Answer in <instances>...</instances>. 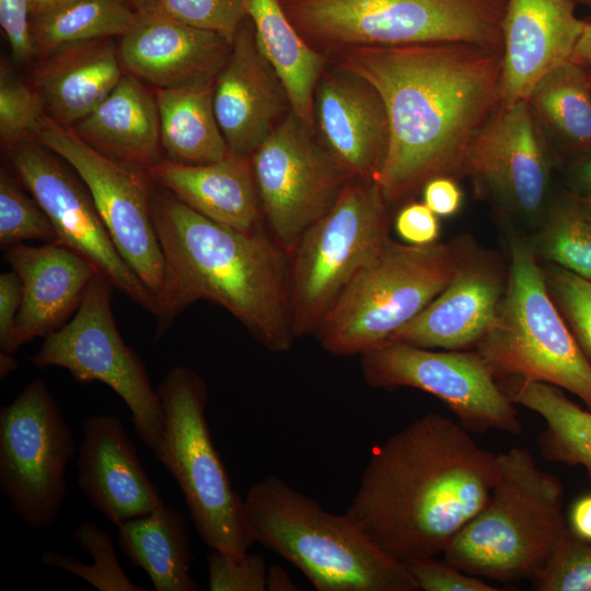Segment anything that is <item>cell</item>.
Wrapping results in <instances>:
<instances>
[{
    "label": "cell",
    "instance_id": "obj_33",
    "mask_svg": "<svg viewBox=\"0 0 591 591\" xmlns=\"http://www.w3.org/2000/svg\"><path fill=\"white\" fill-rule=\"evenodd\" d=\"M137 16L128 0H63L32 18L35 60L68 46L119 38Z\"/></svg>",
    "mask_w": 591,
    "mask_h": 591
},
{
    "label": "cell",
    "instance_id": "obj_47",
    "mask_svg": "<svg viewBox=\"0 0 591 591\" xmlns=\"http://www.w3.org/2000/svg\"><path fill=\"white\" fill-rule=\"evenodd\" d=\"M571 193L591 194V150L573 155L569 165Z\"/></svg>",
    "mask_w": 591,
    "mask_h": 591
},
{
    "label": "cell",
    "instance_id": "obj_34",
    "mask_svg": "<svg viewBox=\"0 0 591 591\" xmlns=\"http://www.w3.org/2000/svg\"><path fill=\"white\" fill-rule=\"evenodd\" d=\"M534 250L555 266L591 280V219L571 193L549 210Z\"/></svg>",
    "mask_w": 591,
    "mask_h": 591
},
{
    "label": "cell",
    "instance_id": "obj_44",
    "mask_svg": "<svg viewBox=\"0 0 591 591\" xmlns=\"http://www.w3.org/2000/svg\"><path fill=\"white\" fill-rule=\"evenodd\" d=\"M394 225L405 243L416 246L436 243L440 233L438 216L419 201H409L402 207Z\"/></svg>",
    "mask_w": 591,
    "mask_h": 591
},
{
    "label": "cell",
    "instance_id": "obj_51",
    "mask_svg": "<svg viewBox=\"0 0 591 591\" xmlns=\"http://www.w3.org/2000/svg\"><path fill=\"white\" fill-rule=\"evenodd\" d=\"M18 368V361L14 354L0 352V378H7L11 372Z\"/></svg>",
    "mask_w": 591,
    "mask_h": 591
},
{
    "label": "cell",
    "instance_id": "obj_41",
    "mask_svg": "<svg viewBox=\"0 0 591 591\" xmlns=\"http://www.w3.org/2000/svg\"><path fill=\"white\" fill-rule=\"evenodd\" d=\"M210 591H266L267 565L259 554L212 551L207 555Z\"/></svg>",
    "mask_w": 591,
    "mask_h": 591
},
{
    "label": "cell",
    "instance_id": "obj_46",
    "mask_svg": "<svg viewBox=\"0 0 591 591\" xmlns=\"http://www.w3.org/2000/svg\"><path fill=\"white\" fill-rule=\"evenodd\" d=\"M422 202L438 217H451L461 208L463 194L455 179L439 176L428 181L422 189Z\"/></svg>",
    "mask_w": 591,
    "mask_h": 591
},
{
    "label": "cell",
    "instance_id": "obj_28",
    "mask_svg": "<svg viewBox=\"0 0 591 591\" xmlns=\"http://www.w3.org/2000/svg\"><path fill=\"white\" fill-rule=\"evenodd\" d=\"M117 543L134 567L142 569L155 591H196L194 560L184 515L163 505L118 526Z\"/></svg>",
    "mask_w": 591,
    "mask_h": 591
},
{
    "label": "cell",
    "instance_id": "obj_19",
    "mask_svg": "<svg viewBox=\"0 0 591 591\" xmlns=\"http://www.w3.org/2000/svg\"><path fill=\"white\" fill-rule=\"evenodd\" d=\"M213 108L230 151L247 155L293 112L289 93L258 46L248 16L213 81Z\"/></svg>",
    "mask_w": 591,
    "mask_h": 591
},
{
    "label": "cell",
    "instance_id": "obj_20",
    "mask_svg": "<svg viewBox=\"0 0 591 591\" xmlns=\"http://www.w3.org/2000/svg\"><path fill=\"white\" fill-rule=\"evenodd\" d=\"M117 39L124 71L155 89L213 82L232 49L222 35L158 9L138 12L135 24Z\"/></svg>",
    "mask_w": 591,
    "mask_h": 591
},
{
    "label": "cell",
    "instance_id": "obj_35",
    "mask_svg": "<svg viewBox=\"0 0 591 591\" xmlns=\"http://www.w3.org/2000/svg\"><path fill=\"white\" fill-rule=\"evenodd\" d=\"M76 543L93 559L85 564L79 558L45 551L40 561L79 577L99 591H148L134 583L120 566L108 532L91 521L81 522L73 531Z\"/></svg>",
    "mask_w": 591,
    "mask_h": 591
},
{
    "label": "cell",
    "instance_id": "obj_18",
    "mask_svg": "<svg viewBox=\"0 0 591 591\" xmlns=\"http://www.w3.org/2000/svg\"><path fill=\"white\" fill-rule=\"evenodd\" d=\"M314 132L351 178L376 179L389 148L382 97L364 78L328 61L313 100Z\"/></svg>",
    "mask_w": 591,
    "mask_h": 591
},
{
    "label": "cell",
    "instance_id": "obj_16",
    "mask_svg": "<svg viewBox=\"0 0 591 591\" xmlns=\"http://www.w3.org/2000/svg\"><path fill=\"white\" fill-rule=\"evenodd\" d=\"M5 153L14 174L50 220L55 242L80 254L114 288L155 315L154 294L119 254L78 173L35 138L19 142Z\"/></svg>",
    "mask_w": 591,
    "mask_h": 591
},
{
    "label": "cell",
    "instance_id": "obj_48",
    "mask_svg": "<svg viewBox=\"0 0 591 591\" xmlns=\"http://www.w3.org/2000/svg\"><path fill=\"white\" fill-rule=\"evenodd\" d=\"M569 525L575 535L591 543V495L573 502L569 512Z\"/></svg>",
    "mask_w": 591,
    "mask_h": 591
},
{
    "label": "cell",
    "instance_id": "obj_29",
    "mask_svg": "<svg viewBox=\"0 0 591 591\" xmlns=\"http://www.w3.org/2000/svg\"><path fill=\"white\" fill-rule=\"evenodd\" d=\"M258 46L281 78L294 114L314 130L316 83L329 59L312 49L278 0H244Z\"/></svg>",
    "mask_w": 591,
    "mask_h": 591
},
{
    "label": "cell",
    "instance_id": "obj_45",
    "mask_svg": "<svg viewBox=\"0 0 591 591\" xmlns=\"http://www.w3.org/2000/svg\"><path fill=\"white\" fill-rule=\"evenodd\" d=\"M22 288L18 275L11 270L0 275V348L15 354L21 345L16 337V318L21 308Z\"/></svg>",
    "mask_w": 591,
    "mask_h": 591
},
{
    "label": "cell",
    "instance_id": "obj_6",
    "mask_svg": "<svg viewBox=\"0 0 591 591\" xmlns=\"http://www.w3.org/2000/svg\"><path fill=\"white\" fill-rule=\"evenodd\" d=\"M474 248L465 239L424 246L390 239L313 336L334 356H362L391 343L449 285Z\"/></svg>",
    "mask_w": 591,
    "mask_h": 591
},
{
    "label": "cell",
    "instance_id": "obj_12",
    "mask_svg": "<svg viewBox=\"0 0 591 591\" xmlns=\"http://www.w3.org/2000/svg\"><path fill=\"white\" fill-rule=\"evenodd\" d=\"M74 436L43 379L0 408V489L32 530L54 525L63 508Z\"/></svg>",
    "mask_w": 591,
    "mask_h": 591
},
{
    "label": "cell",
    "instance_id": "obj_39",
    "mask_svg": "<svg viewBox=\"0 0 591 591\" xmlns=\"http://www.w3.org/2000/svg\"><path fill=\"white\" fill-rule=\"evenodd\" d=\"M544 274L553 300L591 361V280L555 265Z\"/></svg>",
    "mask_w": 591,
    "mask_h": 591
},
{
    "label": "cell",
    "instance_id": "obj_42",
    "mask_svg": "<svg viewBox=\"0 0 591 591\" xmlns=\"http://www.w3.org/2000/svg\"><path fill=\"white\" fill-rule=\"evenodd\" d=\"M418 590L424 591H500L484 579L468 575L449 561L434 557L404 563Z\"/></svg>",
    "mask_w": 591,
    "mask_h": 591
},
{
    "label": "cell",
    "instance_id": "obj_27",
    "mask_svg": "<svg viewBox=\"0 0 591 591\" xmlns=\"http://www.w3.org/2000/svg\"><path fill=\"white\" fill-rule=\"evenodd\" d=\"M72 129L89 146L126 165L147 171L163 160L155 94L129 73Z\"/></svg>",
    "mask_w": 591,
    "mask_h": 591
},
{
    "label": "cell",
    "instance_id": "obj_55",
    "mask_svg": "<svg viewBox=\"0 0 591 591\" xmlns=\"http://www.w3.org/2000/svg\"><path fill=\"white\" fill-rule=\"evenodd\" d=\"M577 5H583L591 9V0H573Z\"/></svg>",
    "mask_w": 591,
    "mask_h": 591
},
{
    "label": "cell",
    "instance_id": "obj_52",
    "mask_svg": "<svg viewBox=\"0 0 591 591\" xmlns=\"http://www.w3.org/2000/svg\"><path fill=\"white\" fill-rule=\"evenodd\" d=\"M137 12H147L157 8L158 0H128Z\"/></svg>",
    "mask_w": 591,
    "mask_h": 591
},
{
    "label": "cell",
    "instance_id": "obj_2",
    "mask_svg": "<svg viewBox=\"0 0 591 591\" xmlns=\"http://www.w3.org/2000/svg\"><path fill=\"white\" fill-rule=\"evenodd\" d=\"M497 455L459 421L428 413L373 448L346 513L407 563L443 554L486 505Z\"/></svg>",
    "mask_w": 591,
    "mask_h": 591
},
{
    "label": "cell",
    "instance_id": "obj_38",
    "mask_svg": "<svg viewBox=\"0 0 591 591\" xmlns=\"http://www.w3.org/2000/svg\"><path fill=\"white\" fill-rule=\"evenodd\" d=\"M532 586L538 591H591V543L568 528Z\"/></svg>",
    "mask_w": 591,
    "mask_h": 591
},
{
    "label": "cell",
    "instance_id": "obj_40",
    "mask_svg": "<svg viewBox=\"0 0 591 591\" xmlns=\"http://www.w3.org/2000/svg\"><path fill=\"white\" fill-rule=\"evenodd\" d=\"M155 9L192 26L216 32L231 43L247 16L244 0H158Z\"/></svg>",
    "mask_w": 591,
    "mask_h": 591
},
{
    "label": "cell",
    "instance_id": "obj_15",
    "mask_svg": "<svg viewBox=\"0 0 591 591\" xmlns=\"http://www.w3.org/2000/svg\"><path fill=\"white\" fill-rule=\"evenodd\" d=\"M35 139L78 173L119 254L157 299L164 262L153 221L155 184L148 172L104 155L48 117Z\"/></svg>",
    "mask_w": 591,
    "mask_h": 591
},
{
    "label": "cell",
    "instance_id": "obj_1",
    "mask_svg": "<svg viewBox=\"0 0 591 591\" xmlns=\"http://www.w3.org/2000/svg\"><path fill=\"white\" fill-rule=\"evenodd\" d=\"M379 92L389 148L376 183L389 206L439 176H465L468 150L501 104V48L466 43L361 47L332 58Z\"/></svg>",
    "mask_w": 591,
    "mask_h": 591
},
{
    "label": "cell",
    "instance_id": "obj_4",
    "mask_svg": "<svg viewBox=\"0 0 591 591\" xmlns=\"http://www.w3.org/2000/svg\"><path fill=\"white\" fill-rule=\"evenodd\" d=\"M255 541L297 567L317 591H415L406 565L378 547L347 514L269 475L244 498Z\"/></svg>",
    "mask_w": 591,
    "mask_h": 591
},
{
    "label": "cell",
    "instance_id": "obj_10",
    "mask_svg": "<svg viewBox=\"0 0 591 591\" xmlns=\"http://www.w3.org/2000/svg\"><path fill=\"white\" fill-rule=\"evenodd\" d=\"M389 207L375 179L350 178L335 205L286 252L297 339L313 335L345 288L391 239Z\"/></svg>",
    "mask_w": 591,
    "mask_h": 591
},
{
    "label": "cell",
    "instance_id": "obj_5",
    "mask_svg": "<svg viewBox=\"0 0 591 591\" xmlns=\"http://www.w3.org/2000/svg\"><path fill=\"white\" fill-rule=\"evenodd\" d=\"M568 530L564 488L526 448L497 455V477L483 509L455 535L444 559L502 583L533 580Z\"/></svg>",
    "mask_w": 591,
    "mask_h": 591
},
{
    "label": "cell",
    "instance_id": "obj_11",
    "mask_svg": "<svg viewBox=\"0 0 591 591\" xmlns=\"http://www.w3.org/2000/svg\"><path fill=\"white\" fill-rule=\"evenodd\" d=\"M113 288L97 273L74 316L44 338L30 362L38 369L63 368L81 384L97 381L111 387L130 410L137 437L153 452L163 432V408L143 360L118 332L112 310Z\"/></svg>",
    "mask_w": 591,
    "mask_h": 591
},
{
    "label": "cell",
    "instance_id": "obj_23",
    "mask_svg": "<svg viewBox=\"0 0 591 591\" xmlns=\"http://www.w3.org/2000/svg\"><path fill=\"white\" fill-rule=\"evenodd\" d=\"M506 286L497 263L474 248L449 285L392 341L444 350L476 347L499 315Z\"/></svg>",
    "mask_w": 591,
    "mask_h": 591
},
{
    "label": "cell",
    "instance_id": "obj_13",
    "mask_svg": "<svg viewBox=\"0 0 591 591\" xmlns=\"http://www.w3.org/2000/svg\"><path fill=\"white\" fill-rule=\"evenodd\" d=\"M360 366L372 387H413L436 396L470 432L522 431L514 403L476 350L437 351L392 341L360 356Z\"/></svg>",
    "mask_w": 591,
    "mask_h": 591
},
{
    "label": "cell",
    "instance_id": "obj_57",
    "mask_svg": "<svg viewBox=\"0 0 591 591\" xmlns=\"http://www.w3.org/2000/svg\"><path fill=\"white\" fill-rule=\"evenodd\" d=\"M591 18V16H590Z\"/></svg>",
    "mask_w": 591,
    "mask_h": 591
},
{
    "label": "cell",
    "instance_id": "obj_36",
    "mask_svg": "<svg viewBox=\"0 0 591 591\" xmlns=\"http://www.w3.org/2000/svg\"><path fill=\"white\" fill-rule=\"evenodd\" d=\"M26 240L56 241L50 220L19 177L0 172V246L7 250Z\"/></svg>",
    "mask_w": 591,
    "mask_h": 591
},
{
    "label": "cell",
    "instance_id": "obj_17",
    "mask_svg": "<svg viewBox=\"0 0 591 591\" xmlns=\"http://www.w3.org/2000/svg\"><path fill=\"white\" fill-rule=\"evenodd\" d=\"M506 208L537 216L551 179L549 142L526 102L500 105L473 140L465 176Z\"/></svg>",
    "mask_w": 591,
    "mask_h": 591
},
{
    "label": "cell",
    "instance_id": "obj_8",
    "mask_svg": "<svg viewBox=\"0 0 591 591\" xmlns=\"http://www.w3.org/2000/svg\"><path fill=\"white\" fill-rule=\"evenodd\" d=\"M475 350L498 381L545 382L591 409V361L549 293L534 246L521 237L510 240L500 312Z\"/></svg>",
    "mask_w": 591,
    "mask_h": 591
},
{
    "label": "cell",
    "instance_id": "obj_30",
    "mask_svg": "<svg viewBox=\"0 0 591 591\" xmlns=\"http://www.w3.org/2000/svg\"><path fill=\"white\" fill-rule=\"evenodd\" d=\"M161 146L165 159L205 164L231 151L213 108V82L177 89H155Z\"/></svg>",
    "mask_w": 591,
    "mask_h": 591
},
{
    "label": "cell",
    "instance_id": "obj_7",
    "mask_svg": "<svg viewBox=\"0 0 591 591\" xmlns=\"http://www.w3.org/2000/svg\"><path fill=\"white\" fill-rule=\"evenodd\" d=\"M328 59L361 47L466 43L501 48L507 0H278Z\"/></svg>",
    "mask_w": 591,
    "mask_h": 591
},
{
    "label": "cell",
    "instance_id": "obj_53",
    "mask_svg": "<svg viewBox=\"0 0 591 591\" xmlns=\"http://www.w3.org/2000/svg\"><path fill=\"white\" fill-rule=\"evenodd\" d=\"M571 193V192H570ZM588 217L591 219V194L577 195L571 193Z\"/></svg>",
    "mask_w": 591,
    "mask_h": 591
},
{
    "label": "cell",
    "instance_id": "obj_3",
    "mask_svg": "<svg viewBox=\"0 0 591 591\" xmlns=\"http://www.w3.org/2000/svg\"><path fill=\"white\" fill-rule=\"evenodd\" d=\"M153 221L164 262L155 339L186 308L208 300L232 314L267 350L291 348L297 338L286 252L266 230L242 232L217 223L157 184Z\"/></svg>",
    "mask_w": 591,
    "mask_h": 591
},
{
    "label": "cell",
    "instance_id": "obj_26",
    "mask_svg": "<svg viewBox=\"0 0 591 591\" xmlns=\"http://www.w3.org/2000/svg\"><path fill=\"white\" fill-rule=\"evenodd\" d=\"M35 61L30 82L47 117L68 128L97 107L125 73L115 38L68 46Z\"/></svg>",
    "mask_w": 591,
    "mask_h": 591
},
{
    "label": "cell",
    "instance_id": "obj_31",
    "mask_svg": "<svg viewBox=\"0 0 591 591\" xmlns=\"http://www.w3.org/2000/svg\"><path fill=\"white\" fill-rule=\"evenodd\" d=\"M498 382L514 404L545 420V429L538 437L543 456L568 466H582L591 478V409H582L559 387L545 382L518 379Z\"/></svg>",
    "mask_w": 591,
    "mask_h": 591
},
{
    "label": "cell",
    "instance_id": "obj_14",
    "mask_svg": "<svg viewBox=\"0 0 591 591\" xmlns=\"http://www.w3.org/2000/svg\"><path fill=\"white\" fill-rule=\"evenodd\" d=\"M251 159L266 227L285 252L335 205L351 178L294 112Z\"/></svg>",
    "mask_w": 591,
    "mask_h": 591
},
{
    "label": "cell",
    "instance_id": "obj_54",
    "mask_svg": "<svg viewBox=\"0 0 591 591\" xmlns=\"http://www.w3.org/2000/svg\"><path fill=\"white\" fill-rule=\"evenodd\" d=\"M61 1L63 0H34L33 15L47 10Z\"/></svg>",
    "mask_w": 591,
    "mask_h": 591
},
{
    "label": "cell",
    "instance_id": "obj_37",
    "mask_svg": "<svg viewBox=\"0 0 591 591\" xmlns=\"http://www.w3.org/2000/svg\"><path fill=\"white\" fill-rule=\"evenodd\" d=\"M42 100L31 84L18 77L7 61L0 67V140L4 150L35 138L46 120Z\"/></svg>",
    "mask_w": 591,
    "mask_h": 591
},
{
    "label": "cell",
    "instance_id": "obj_56",
    "mask_svg": "<svg viewBox=\"0 0 591 591\" xmlns=\"http://www.w3.org/2000/svg\"><path fill=\"white\" fill-rule=\"evenodd\" d=\"M590 81H591V74H590Z\"/></svg>",
    "mask_w": 591,
    "mask_h": 591
},
{
    "label": "cell",
    "instance_id": "obj_32",
    "mask_svg": "<svg viewBox=\"0 0 591 591\" xmlns=\"http://www.w3.org/2000/svg\"><path fill=\"white\" fill-rule=\"evenodd\" d=\"M547 138L573 155L591 150L590 74L570 59L547 72L526 97Z\"/></svg>",
    "mask_w": 591,
    "mask_h": 591
},
{
    "label": "cell",
    "instance_id": "obj_24",
    "mask_svg": "<svg viewBox=\"0 0 591 591\" xmlns=\"http://www.w3.org/2000/svg\"><path fill=\"white\" fill-rule=\"evenodd\" d=\"M4 252V259L21 281L16 318L21 346L60 328L77 311L88 285L99 273L80 254L56 242L40 246L21 243Z\"/></svg>",
    "mask_w": 591,
    "mask_h": 591
},
{
    "label": "cell",
    "instance_id": "obj_9",
    "mask_svg": "<svg viewBox=\"0 0 591 591\" xmlns=\"http://www.w3.org/2000/svg\"><path fill=\"white\" fill-rule=\"evenodd\" d=\"M164 426L157 460L179 487L194 526L212 551L242 555L256 542L244 499L211 439L208 386L195 370L171 368L158 386Z\"/></svg>",
    "mask_w": 591,
    "mask_h": 591
},
{
    "label": "cell",
    "instance_id": "obj_22",
    "mask_svg": "<svg viewBox=\"0 0 591 591\" xmlns=\"http://www.w3.org/2000/svg\"><path fill=\"white\" fill-rule=\"evenodd\" d=\"M573 0H507L501 22V104L524 101L552 69L571 58L583 31Z\"/></svg>",
    "mask_w": 591,
    "mask_h": 591
},
{
    "label": "cell",
    "instance_id": "obj_49",
    "mask_svg": "<svg viewBox=\"0 0 591 591\" xmlns=\"http://www.w3.org/2000/svg\"><path fill=\"white\" fill-rule=\"evenodd\" d=\"M583 20V31L573 48L570 60L591 74V18Z\"/></svg>",
    "mask_w": 591,
    "mask_h": 591
},
{
    "label": "cell",
    "instance_id": "obj_21",
    "mask_svg": "<svg viewBox=\"0 0 591 591\" xmlns=\"http://www.w3.org/2000/svg\"><path fill=\"white\" fill-rule=\"evenodd\" d=\"M77 466L80 490L117 528L165 505L123 421L114 415L86 418Z\"/></svg>",
    "mask_w": 591,
    "mask_h": 591
},
{
    "label": "cell",
    "instance_id": "obj_50",
    "mask_svg": "<svg viewBox=\"0 0 591 591\" xmlns=\"http://www.w3.org/2000/svg\"><path fill=\"white\" fill-rule=\"evenodd\" d=\"M266 590L297 591L299 590V587L282 566L271 565L267 568Z\"/></svg>",
    "mask_w": 591,
    "mask_h": 591
},
{
    "label": "cell",
    "instance_id": "obj_43",
    "mask_svg": "<svg viewBox=\"0 0 591 591\" xmlns=\"http://www.w3.org/2000/svg\"><path fill=\"white\" fill-rule=\"evenodd\" d=\"M34 0H0V25L8 39L13 60H35L32 39Z\"/></svg>",
    "mask_w": 591,
    "mask_h": 591
},
{
    "label": "cell",
    "instance_id": "obj_25",
    "mask_svg": "<svg viewBox=\"0 0 591 591\" xmlns=\"http://www.w3.org/2000/svg\"><path fill=\"white\" fill-rule=\"evenodd\" d=\"M147 172L154 184L217 223L242 232L266 230L251 155L230 152L205 164L163 159Z\"/></svg>",
    "mask_w": 591,
    "mask_h": 591
}]
</instances>
